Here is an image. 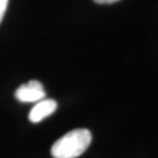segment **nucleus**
Masks as SVG:
<instances>
[{
  "instance_id": "1",
  "label": "nucleus",
  "mask_w": 158,
  "mask_h": 158,
  "mask_svg": "<svg viewBox=\"0 0 158 158\" xmlns=\"http://www.w3.org/2000/svg\"><path fill=\"white\" fill-rule=\"evenodd\" d=\"M92 134L87 129H76L59 138L51 147L53 158H77L88 149Z\"/></svg>"
},
{
  "instance_id": "2",
  "label": "nucleus",
  "mask_w": 158,
  "mask_h": 158,
  "mask_svg": "<svg viewBox=\"0 0 158 158\" xmlns=\"http://www.w3.org/2000/svg\"><path fill=\"white\" fill-rule=\"evenodd\" d=\"M15 98L21 102H38L45 97L46 93L43 85L39 81L33 80L28 84H23L16 89Z\"/></svg>"
},
{
  "instance_id": "3",
  "label": "nucleus",
  "mask_w": 158,
  "mask_h": 158,
  "mask_svg": "<svg viewBox=\"0 0 158 158\" xmlns=\"http://www.w3.org/2000/svg\"><path fill=\"white\" fill-rule=\"evenodd\" d=\"M56 109H57V103L55 100L42 99L38 101V103L30 111L29 119L34 123H40L44 118H46V117L51 115Z\"/></svg>"
},
{
  "instance_id": "4",
  "label": "nucleus",
  "mask_w": 158,
  "mask_h": 158,
  "mask_svg": "<svg viewBox=\"0 0 158 158\" xmlns=\"http://www.w3.org/2000/svg\"><path fill=\"white\" fill-rule=\"evenodd\" d=\"M9 0H0V23H1L3 16L5 15V11L7 9Z\"/></svg>"
},
{
  "instance_id": "5",
  "label": "nucleus",
  "mask_w": 158,
  "mask_h": 158,
  "mask_svg": "<svg viewBox=\"0 0 158 158\" xmlns=\"http://www.w3.org/2000/svg\"><path fill=\"white\" fill-rule=\"evenodd\" d=\"M120 1V0H94V2L98 3V4H111V3Z\"/></svg>"
}]
</instances>
